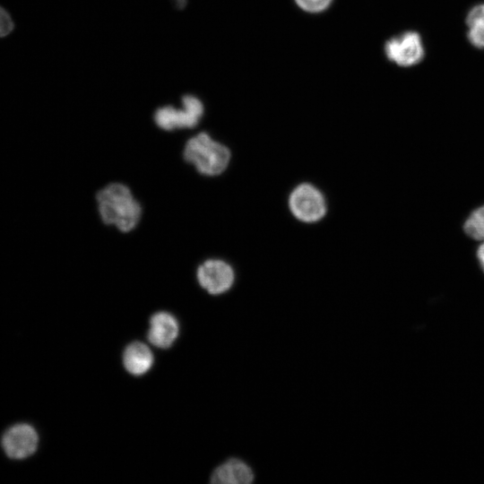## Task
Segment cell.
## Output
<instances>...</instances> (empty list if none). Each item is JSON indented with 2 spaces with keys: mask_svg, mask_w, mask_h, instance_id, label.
I'll use <instances>...</instances> for the list:
<instances>
[{
  "mask_svg": "<svg viewBox=\"0 0 484 484\" xmlns=\"http://www.w3.org/2000/svg\"><path fill=\"white\" fill-rule=\"evenodd\" d=\"M98 208L105 224L115 225L123 232L131 231L140 220L142 209L130 189L112 183L97 194Z\"/></svg>",
  "mask_w": 484,
  "mask_h": 484,
  "instance_id": "cell-1",
  "label": "cell"
},
{
  "mask_svg": "<svg viewBox=\"0 0 484 484\" xmlns=\"http://www.w3.org/2000/svg\"><path fill=\"white\" fill-rule=\"evenodd\" d=\"M230 156L226 145L214 141L204 132L190 138L184 149L185 160L207 176L221 174L227 169Z\"/></svg>",
  "mask_w": 484,
  "mask_h": 484,
  "instance_id": "cell-2",
  "label": "cell"
},
{
  "mask_svg": "<svg viewBox=\"0 0 484 484\" xmlns=\"http://www.w3.org/2000/svg\"><path fill=\"white\" fill-rule=\"evenodd\" d=\"M288 204L292 215L306 223L319 221L327 212L324 195L309 183L297 186L289 196Z\"/></svg>",
  "mask_w": 484,
  "mask_h": 484,
  "instance_id": "cell-3",
  "label": "cell"
},
{
  "mask_svg": "<svg viewBox=\"0 0 484 484\" xmlns=\"http://www.w3.org/2000/svg\"><path fill=\"white\" fill-rule=\"evenodd\" d=\"M385 53L395 65L410 67L423 59L425 50L419 33L409 30L389 39L385 43Z\"/></svg>",
  "mask_w": 484,
  "mask_h": 484,
  "instance_id": "cell-4",
  "label": "cell"
},
{
  "mask_svg": "<svg viewBox=\"0 0 484 484\" xmlns=\"http://www.w3.org/2000/svg\"><path fill=\"white\" fill-rule=\"evenodd\" d=\"M6 456L13 460H23L32 455L39 445V435L31 425L21 422L8 428L1 439Z\"/></svg>",
  "mask_w": 484,
  "mask_h": 484,
  "instance_id": "cell-5",
  "label": "cell"
},
{
  "mask_svg": "<svg viewBox=\"0 0 484 484\" xmlns=\"http://www.w3.org/2000/svg\"><path fill=\"white\" fill-rule=\"evenodd\" d=\"M197 280L201 287L210 294L219 295L232 287L235 274L231 265L225 261L209 259L198 267Z\"/></svg>",
  "mask_w": 484,
  "mask_h": 484,
  "instance_id": "cell-6",
  "label": "cell"
},
{
  "mask_svg": "<svg viewBox=\"0 0 484 484\" xmlns=\"http://www.w3.org/2000/svg\"><path fill=\"white\" fill-rule=\"evenodd\" d=\"M178 334L177 319L169 313L158 312L150 320L148 339L158 348H169Z\"/></svg>",
  "mask_w": 484,
  "mask_h": 484,
  "instance_id": "cell-7",
  "label": "cell"
},
{
  "mask_svg": "<svg viewBox=\"0 0 484 484\" xmlns=\"http://www.w3.org/2000/svg\"><path fill=\"white\" fill-rule=\"evenodd\" d=\"M255 474L251 467L240 459L231 458L218 466L212 474L215 484H249Z\"/></svg>",
  "mask_w": 484,
  "mask_h": 484,
  "instance_id": "cell-8",
  "label": "cell"
},
{
  "mask_svg": "<svg viewBox=\"0 0 484 484\" xmlns=\"http://www.w3.org/2000/svg\"><path fill=\"white\" fill-rule=\"evenodd\" d=\"M125 369L134 376L145 374L153 364V355L151 350L139 341L129 344L123 355Z\"/></svg>",
  "mask_w": 484,
  "mask_h": 484,
  "instance_id": "cell-9",
  "label": "cell"
},
{
  "mask_svg": "<svg viewBox=\"0 0 484 484\" xmlns=\"http://www.w3.org/2000/svg\"><path fill=\"white\" fill-rule=\"evenodd\" d=\"M154 119L160 128L170 131L175 128L194 127L200 118L185 108L176 109L172 107H164L156 111Z\"/></svg>",
  "mask_w": 484,
  "mask_h": 484,
  "instance_id": "cell-10",
  "label": "cell"
},
{
  "mask_svg": "<svg viewBox=\"0 0 484 484\" xmlns=\"http://www.w3.org/2000/svg\"><path fill=\"white\" fill-rule=\"evenodd\" d=\"M462 230L469 238L484 241V203L470 212L462 222Z\"/></svg>",
  "mask_w": 484,
  "mask_h": 484,
  "instance_id": "cell-11",
  "label": "cell"
},
{
  "mask_svg": "<svg viewBox=\"0 0 484 484\" xmlns=\"http://www.w3.org/2000/svg\"><path fill=\"white\" fill-rule=\"evenodd\" d=\"M303 11L310 13H319L325 11L333 0H294Z\"/></svg>",
  "mask_w": 484,
  "mask_h": 484,
  "instance_id": "cell-12",
  "label": "cell"
},
{
  "mask_svg": "<svg viewBox=\"0 0 484 484\" xmlns=\"http://www.w3.org/2000/svg\"><path fill=\"white\" fill-rule=\"evenodd\" d=\"M467 38L472 46L478 48H484V22L469 26Z\"/></svg>",
  "mask_w": 484,
  "mask_h": 484,
  "instance_id": "cell-13",
  "label": "cell"
},
{
  "mask_svg": "<svg viewBox=\"0 0 484 484\" xmlns=\"http://www.w3.org/2000/svg\"><path fill=\"white\" fill-rule=\"evenodd\" d=\"M182 101L186 109L195 115L199 118L202 117L203 114V106L197 98L186 95L183 97Z\"/></svg>",
  "mask_w": 484,
  "mask_h": 484,
  "instance_id": "cell-14",
  "label": "cell"
},
{
  "mask_svg": "<svg viewBox=\"0 0 484 484\" xmlns=\"http://www.w3.org/2000/svg\"><path fill=\"white\" fill-rule=\"evenodd\" d=\"M465 22L467 27L484 22V4H476L470 10L466 15Z\"/></svg>",
  "mask_w": 484,
  "mask_h": 484,
  "instance_id": "cell-15",
  "label": "cell"
},
{
  "mask_svg": "<svg viewBox=\"0 0 484 484\" xmlns=\"http://www.w3.org/2000/svg\"><path fill=\"white\" fill-rule=\"evenodd\" d=\"M13 29L9 13L0 6V38L7 36Z\"/></svg>",
  "mask_w": 484,
  "mask_h": 484,
  "instance_id": "cell-16",
  "label": "cell"
},
{
  "mask_svg": "<svg viewBox=\"0 0 484 484\" xmlns=\"http://www.w3.org/2000/svg\"><path fill=\"white\" fill-rule=\"evenodd\" d=\"M475 256L479 266L484 273V241L480 242V245L477 246L475 251Z\"/></svg>",
  "mask_w": 484,
  "mask_h": 484,
  "instance_id": "cell-17",
  "label": "cell"
}]
</instances>
